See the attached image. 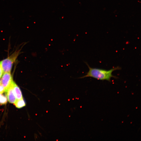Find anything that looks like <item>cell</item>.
Returning a JSON list of instances; mask_svg holds the SVG:
<instances>
[{
  "instance_id": "obj_1",
  "label": "cell",
  "mask_w": 141,
  "mask_h": 141,
  "mask_svg": "<svg viewBox=\"0 0 141 141\" xmlns=\"http://www.w3.org/2000/svg\"><path fill=\"white\" fill-rule=\"evenodd\" d=\"M85 63L88 67L89 70L86 75L78 78H84L85 77H91L98 80H105L110 82L111 78H118V77L112 74V72L115 70H120L121 69L120 67H117L109 70H107L92 68L89 66L87 62H85Z\"/></svg>"
},
{
  "instance_id": "obj_5",
  "label": "cell",
  "mask_w": 141,
  "mask_h": 141,
  "mask_svg": "<svg viewBox=\"0 0 141 141\" xmlns=\"http://www.w3.org/2000/svg\"><path fill=\"white\" fill-rule=\"evenodd\" d=\"M11 85L14 93L16 99L19 100L23 98L22 93L20 88L14 81Z\"/></svg>"
},
{
  "instance_id": "obj_4",
  "label": "cell",
  "mask_w": 141,
  "mask_h": 141,
  "mask_svg": "<svg viewBox=\"0 0 141 141\" xmlns=\"http://www.w3.org/2000/svg\"><path fill=\"white\" fill-rule=\"evenodd\" d=\"M6 92H7V98L9 102L10 103L14 104L16 101V99L14 93L11 85Z\"/></svg>"
},
{
  "instance_id": "obj_8",
  "label": "cell",
  "mask_w": 141,
  "mask_h": 141,
  "mask_svg": "<svg viewBox=\"0 0 141 141\" xmlns=\"http://www.w3.org/2000/svg\"><path fill=\"white\" fill-rule=\"evenodd\" d=\"M5 92L4 88L1 84H0V93H2Z\"/></svg>"
},
{
  "instance_id": "obj_3",
  "label": "cell",
  "mask_w": 141,
  "mask_h": 141,
  "mask_svg": "<svg viewBox=\"0 0 141 141\" xmlns=\"http://www.w3.org/2000/svg\"><path fill=\"white\" fill-rule=\"evenodd\" d=\"M1 77L0 84L5 89L6 92L13 81L12 77L10 72H5Z\"/></svg>"
},
{
  "instance_id": "obj_7",
  "label": "cell",
  "mask_w": 141,
  "mask_h": 141,
  "mask_svg": "<svg viewBox=\"0 0 141 141\" xmlns=\"http://www.w3.org/2000/svg\"><path fill=\"white\" fill-rule=\"evenodd\" d=\"M7 102V99L6 97L0 93V104H5Z\"/></svg>"
},
{
  "instance_id": "obj_2",
  "label": "cell",
  "mask_w": 141,
  "mask_h": 141,
  "mask_svg": "<svg viewBox=\"0 0 141 141\" xmlns=\"http://www.w3.org/2000/svg\"><path fill=\"white\" fill-rule=\"evenodd\" d=\"M20 50L15 51L6 58L0 62L3 73L10 72L13 65L19 54Z\"/></svg>"
},
{
  "instance_id": "obj_9",
  "label": "cell",
  "mask_w": 141,
  "mask_h": 141,
  "mask_svg": "<svg viewBox=\"0 0 141 141\" xmlns=\"http://www.w3.org/2000/svg\"><path fill=\"white\" fill-rule=\"evenodd\" d=\"M3 73V69L0 65V78L2 77Z\"/></svg>"
},
{
  "instance_id": "obj_6",
  "label": "cell",
  "mask_w": 141,
  "mask_h": 141,
  "mask_svg": "<svg viewBox=\"0 0 141 141\" xmlns=\"http://www.w3.org/2000/svg\"><path fill=\"white\" fill-rule=\"evenodd\" d=\"M14 104L16 107L18 108H22L26 105L25 102L23 98L17 100Z\"/></svg>"
},
{
  "instance_id": "obj_10",
  "label": "cell",
  "mask_w": 141,
  "mask_h": 141,
  "mask_svg": "<svg viewBox=\"0 0 141 141\" xmlns=\"http://www.w3.org/2000/svg\"></svg>"
}]
</instances>
